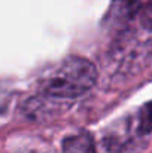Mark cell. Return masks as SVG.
<instances>
[{"label":"cell","instance_id":"6da1fadb","mask_svg":"<svg viewBox=\"0 0 152 153\" xmlns=\"http://www.w3.org/2000/svg\"><path fill=\"white\" fill-rule=\"evenodd\" d=\"M97 80V68L87 58L69 56L42 80V94L58 100H70L88 92Z\"/></svg>","mask_w":152,"mask_h":153},{"label":"cell","instance_id":"7a4b0ae2","mask_svg":"<svg viewBox=\"0 0 152 153\" xmlns=\"http://www.w3.org/2000/svg\"><path fill=\"white\" fill-rule=\"evenodd\" d=\"M63 153H97L94 141L90 134L78 132L75 135L66 137L63 141Z\"/></svg>","mask_w":152,"mask_h":153},{"label":"cell","instance_id":"3957f363","mask_svg":"<svg viewBox=\"0 0 152 153\" xmlns=\"http://www.w3.org/2000/svg\"><path fill=\"white\" fill-rule=\"evenodd\" d=\"M113 10H115L116 16L130 19L136 12L140 10V3H139V0H115Z\"/></svg>","mask_w":152,"mask_h":153},{"label":"cell","instance_id":"277c9868","mask_svg":"<svg viewBox=\"0 0 152 153\" xmlns=\"http://www.w3.org/2000/svg\"><path fill=\"white\" fill-rule=\"evenodd\" d=\"M152 131V101L143 105L139 117V134L146 135Z\"/></svg>","mask_w":152,"mask_h":153},{"label":"cell","instance_id":"5b68a950","mask_svg":"<svg viewBox=\"0 0 152 153\" xmlns=\"http://www.w3.org/2000/svg\"><path fill=\"white\" fill-rule=\"evenodd\" d=\"M139 19H140V25L148 30L152 31V0L148 1L140 10H139Z\"/></svg>","mask_w":152,"mask_h":153},{"label":"cell","instance_id":"8992f818","mask_svg":"<svg viewBox=\"0 0 152 153\" xmlns=\"http://www.w3.org/2000/svg\"><path fill=\"white\" fill-rule=\"evenodd\" d=\"M148 55L151 56V59H152V40L148 42Z\"/></svg>","mask_w":152,"mask_h":153}]
</instances>
